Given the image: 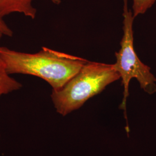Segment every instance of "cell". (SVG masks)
Masks as SVG:
<instances>
[{"mask_svg":"<svg viewBox=\"0 0 156 156\" xmlns=\"http://www.w3.org/2000/svg\"><path fill=\"white\" fill-rule=\"evenodd\" d=\"M0 54L10 75L38 77L49 84L53 90L60 89L88 61L46 47L34 53L0 47Z\"/></svg>","mask_w":156,"mask_h":156,"instance_id":"cell-1","label":"cell"},{"mask_svg":"<svg viewBox=\"0 0 156 156\" xmlns=\"http://www.w3.org/2000/svg\"><path fill=\"white\" fill-rule=\"evenodd\" d=\"M120 78L113 64L87 61L60 89L53 90L51 98L56 111L66 116Z\"/></svg>","mask_w":156,"mask_h":156,"instance_id":"cell-2","label":"cell"},{"mask_svg":"<svg viewBox=\"0 0 156 156\" xmlns=\"http://www.w3.org/2000/svg\"><path fill=\"white\" fill-rule=\"evenodd\" d=\"M123 4L124 34L120 42L121 48L115 53L116 62L113 66L122 80L124 97L120 108L126 111L131 80L135 78L145 92L153 94L156 92V78L151 73V68L140 60L135 51L133 30L135 17L133 12L128 10V0H123Z\"/></svg>","mask_w":156,"mask_h":156,"instance_id":"cell-3","label":"cell"},{"mask_svg":"<svg viewBox=\"0 0 156 156\" xmlns=\"http://www.w3.org/2000/svg\"><path fill=\"white\" fill-rule=\"evenodd\" d=\"M34 0H0V13L4 17L12 13H20L31 19L37 15V9L33 5ZM53 4L58 5L61 0H50Z\"/></svg>","mask_w":156,"mask_h":156,"instance_id":"cell-4","label":"cell"},{"mask_svg":"<svg viewBox=\"0 0 156 156\" xmlns=\"http://www.w3.org/2000/svg\"><path fill=\"white\" fill-rule=\"evenodd\" d=\"M4 36L0 33V39ZM22 84L11 76L8 72L5 63L0 54V97L20 89Z\"/></svg>","mask_w":156,"mask_h":156,"instance_id":"cell-5","label":"cell"},{"mask_svg":"<svg viewBox=\"0 0 156 156\" xmlns=\"http://www.w3.org/2000/svg\"><path fill=\"white\" fill-rule=\"evenodd\" d=\"M156 1V0H133V16L136 17L139 15L144 14Z\"/></svg>","mask_w":156,"mask_h":156,"instance_id":"cell-6","label":"cell"},{"mask_svg":"<svg viewBox=\"0 0 156 156\" xmlns=\"http://www.w3.org/2000/svg\"><path fill=\"white\" fill-rule=\"evenodd\" d=\"M0 33L3 35L8 37H11L13 35V31L9 27L7 24L4 20V17L0 13Z\"/></svg>","mask_w":156,"mask_h":156,"instance_id":"cell-7","label":"cell"}]
</instances>
